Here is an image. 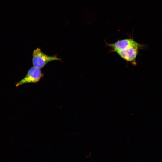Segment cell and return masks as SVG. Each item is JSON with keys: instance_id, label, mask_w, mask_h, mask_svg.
<instances>
[{"instance_id": "obj_1", "label": "cell", "mask_w": 162, "mask_h": 162, "mask_svg": "<svg viewBox=\"0 0 162 162\" xmlns=\"http://www.w3.org/2000/svg\"><path fill=\"white\" fill-rule=\"evenodd\" d=\"M61 60L56 56H50L45 54L39 48L34 50L32 55L33 66L40 69L44 68L50 62Z\"/></svg>"}, {"instance_id": "obj_2", "label": "cell", "mask_w": 162, "mask_h": 162, "mask_svg": "<svg viewBox=\"0 0 162 162\" xmlns=\"http://www.w3.org/2000/svg\"><path fill=\"white\" fill-rule=\"evenodd\" d=\"M143 46V45L139 43L126 49L115 52L123 59L135 66L137 65L136 60L139 50L142 49Z\"/></svg>"}, {"instance_id": "obj_3", "label": "cell", "mask_w": 162, "mask_h": 162, "mask_svg": "<svg viewBox=\"0 0 162 162\" xmlns=\"http://www.w3.org/2000/svg\"><path fill=\"white\" fill-rule=\"evenodd\" d=\"M105 42L106 46L111 48L109 52L123 50L139 43L131 36L128 38L118 40L114 43H109L105 41Z\"/></svg>"}, {"instance_id": "obj_4", "label": "cell", "mask_w": 162, "mask_h": 162, "mask_svg": "<svg viewBox=\"0 0 162 162\" xmlns=\"http://www.w3.org/2000/svg\"><path fill=\"white\" fill-rule=\"evenodd\" d=\"M44 76L40 69L33 67L28 71L26 76L16 85L18 87L27 83H36L38 82Z\"/></svg>"}]
</instances>
